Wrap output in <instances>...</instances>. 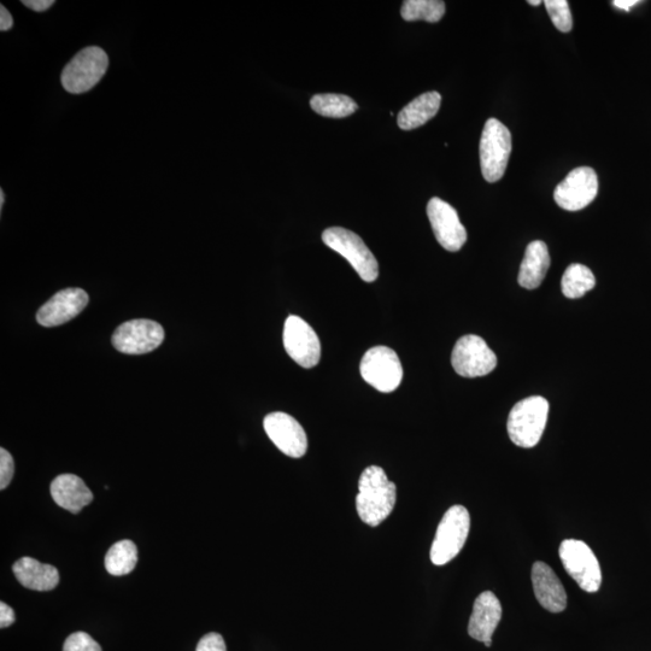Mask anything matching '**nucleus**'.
Returning <instances> with one entry per match:
<instances>
[{"instance_id":"1","label":"nucleus","mask_w":651,"mask_h":651,"mask_svg":"<svg viewBox=\"0 0 651 651\" xmlns=\"http://www.w3.org/2000/svg\"><path fill=\"white\" fill-rule=\"evenodd\" d=\"M396 498V485L390 482L383 468L371 466L362 472L356 509L363 523L372 527L383 523L394 510Z\"/></svg>"},{"instance_id":"2","label":"nucleus","mask_w":651,"mask_h":651,"mask_svg":"<svg viewBox=\"0 0 651 651\" xmlns=\"http://www.w3.org/2000/svg\"><path fill=\"white\" fill-rule=\"evenodd\" d=\"M549 415V402L541 396L525 398L515 404L508 418L510 441L520 448L536 447L541 441Z\"/></svg>"},{"instance_id":"3","label":"nucleus","mask_w":651,"mask_h":651,"mask_svg":"<svg viewBox=\"0 0 651 651\" xmlns=\"http://www.w3.org/2000/svg\"><path fill=\"white\" fill-rule=\"evenodd\" d=\"M471 529V516L463 506H454L444 514L432 543L433 565L444 566L454 560L465 547Z\"/></svg>"},{"instance_id":"4","label":"nucleus","mask_w":651,"mask_h":651,"mask_svg":"<svg viewBox=\"0 0 651 651\" xmlns=\"http://www.w3.org/2000/svg\"><path fill=\"white\" fill-rule=\"evenodd\" d=\"M109 67V58L98 46H89L64 67L61 74L63 89L72 95L89 92L103 79Z\"/></svg>"},{"instance_id":"5","label":"nucleus","mask_w":651,"mask_h":651,"mask_svg":"<svg viewBox=\"0 0 651 651\" xmlns=\"http://www.w3.org/2000/svg\"><path fill=\"white\" fill-rule=\"evenodd\" d=\"M512 154V134L497 119L486 121L480 139V166L484 179L489 183L503 178Z\"/></svg>"},{"instance_id":"6","label":"nucleus","mask_w":651,"mask_h":651,"mask_svg":"<svg viewBox=\"0 0 651 651\" xmlns=\"http://www.w3.org/2000/svg\"><path fill=\"white\" fill-rule=\"evenodd\" d=\"M322 240L328 248L342 255L366 283L377 280L379 275L377 258L356 233L342 227H331L322 234Z\"/></svg>"},{"instance_id":"7","label":"nucleus","mask_w":651,"mask_h":651,"mask_svg":"<svg viewBox=\"0 0 651 651\" xmlns=\"http://www.w3.org/2000/svg\"><path fill=\"white\" fill-rule=\"evenodd\" d=\"M559 554L563 567L576 580L580 589L590 594L600 590V562L588 544L578 539H566L560 545Z\"/></svg>"},{"instance_id":"8","label":"nucleus","mask_w":651,"mask_h":651,"mask_svg":"<svg viewBox=\"0 0 651 651\" xmlns=\"http://www.w3.org/2000/svg\"><path fill=\"white\" fill-rule=\"evenodd\" d=\"M360 371L367 383L384 394L401 385L403 367L394 350L387 346L369 349L361 361Z\"/></svg>"},{"instance_id":"9","label":"nucleus","mask_w":651,"mask_h":651,"mask_svg":"<svg viewBox=\"0 0 651 651\" xmlns=\"http://www.w3.org/2000/svg\"><path fill=\"white\" fill-rule=\"evenodd\" d=\"M451 363L461 377L478 378L495 371L497 356L483 338L468 334L457 340Z\"/></svg>"},{"instance_id":"10","label":"nucleus","mask_w":651,"mask_h":651,"mask_svg":"<svg viewBox=\"0 0 651 651\" xmlns=\"http://www.w3.org/2000/svg\"><path fill=\"white\" fill-rule=\"evenodd\" d=\"M164 330L156 321L139 319L125 322L116 328L111 343L126 355L151 353L163 343Z\"/></svg>"},{"instance_id":"11","label":"nucleus","mask_w":651,"mask_h":651,"mask_svg":"<svg viewBox=\"0 0 651 651\" xmlns=\"http://www.w3.org/2000/svg\"><path fill=\"white\" fill-rule=\"evenodd\" d=\"M284 346L291 359L303 368L318 366L321 343L318 334L306 321L296 315L289 316L284 326Z\"/></svg>"},{"instance_id":"12","label":"nucleus","mask_w":651,"mask_h":651,"mask_svg":"<svg viewBox=\"0 0 651 651\" xmlns=\"http://www.w3.org/2000/svg\"><path fill=\"white\" fill-rule=\"evenodd\" d=\"M598 193V178L594 169L579 167L573 169L561 184L557 185L554 199L560 208L578 211L594 202Z\"/></svg>"},{"instance_id":"13","label":"nucleus","mask_w":651,"mask_h":651,"mask_svg":"<svg viewBox=\"0 0 651 651\" xmlns=\"http://www.w3.org/2000/svg\"><path fill=\"white\" fill-rule=\"evenodd\" d=\"M263 427L281 453L293 459H299L307 454V433L291 415L281 412L269 414L263 421Z\"/></svg>"},{"instance_id":"14","label":"nucleus","mask_w":651,"mask_h":651,"mask_svg":"<svg viewBox=\"0 0 651 651\" xmlns=\"http://www.w3.org/2000/svg\"><path fill=\"white\" fill-rule=\"evenodd\" d=\"M427 216L434 236L445 250L456 252L467 242V231L459 214L443 199L434 197L427 204Z\"/></svg>"},{"instance_id":"15","label":"nucleus","mask_w":651,"mask_h":651,"mask_svg":"<svg viewBox=\"0 0 651 651\" xmlns=\"http://www.w3.org/2000/svg\"><path fill=\"white\" fill-rule=\"evenodd\" d=\"M89 295L79 287L57 292L39 309L37 321L44 327H56L73 320L89 304Z\"/></svg>"},{"instance_id":"16","label":"nucleus","mask_w":651,"mask_h":651,"mask_svg":"<svg viewBox=\"0 0 651 651\" xmlns=\"http://www.w3.org/2000/svg\"><path fill=\"white\" fill-rule=\"evenodd\" d=\"M532 584L537 601L551 613H561L567 607V594L559 577L547 563L538 561L532 567Z\"/></svg>"},{"instance_id":"17","label":"nucleus","mask_w":651,"mask_h":651,"mask_svg":"<svg viewBox=\"0 0 651 651\" xmlns=\"http://www.w3.org/2000/svg\"><path fill=\"white\" fill-rule=\"evenodd\" d=\"M502 619L501 602L491 591H485L474 602L468 633L479 642L492 641V636Z\"/></svg>"},{"instance_id":"18","label":"nucleus","mask_w":651,"mask_h":651,"mask_svg":"<svg viewBox=\"0 0 651 651\" xmlns=\"http://www.w3.org/2000/svg\"><path fill=\"white\" fill-rule=\"evenodd\" d=\"M51 496L58 506L74 514L93 501L92 491L74 474L58 475L51 484Z\"/></svg>"},{"instance_id":"19","label":"nucleus","mask_w":651,"mask_h":651,"mask_svg":"<svg viewBox=\"0 0 651 651\" xmlns=\"http://www.w3.org/2000/svg\"><path fill=\"white\" fill-rule=\"evenodd\" d=\"M20 584L35 591L54 590L60 583V573L57 568L41 563L32 557H22L13 567Z\"/></svg>"},{"instance_id":"20","label":"nucleus","mask_w":651,"mask_h":651,"mask_svg":"<svg viewBox=\"0 0 651 651\" xmlns=\"http://www.w3.org/2000/svg\"><path fill=\"white\" fill-rule=\"evenodd\" d=\"M550 256L547 244L535 240L527 246L523 263L519 272V284L527 290H535L541 286L549 271Z\"/></svg>"},{"instance_id":"21","label":"nucleus","mask_w":651,"mask_h":651,"mask_svg":"<svg viewBox=\"0 0 651 651\" xmlns=\"http://www.w3.org/2000/svg\"><path fill=\"white\" fill-rule=\"evenodd\" d=\"M442 96L438 92H426L404 107L397 116L398 127L413 131L433 119L441 108Z\"/></svg>"},{"instance_id":"22","label":"nucleus","mask_w":651,"mask_h":651,"mask_svg":"<svg viewBox=\"0 0 651 651\" xmlns=\"http://www.w3.org/2000/svg\"><path fill=\"white\" fill-rule=\"evenodd\" d=\"M137 562V545L125 539V541L115 543L109 549L107 556H105L104 565L111 576L122 577L133 572Z\"/></svg>"},{"instance_id":"23","label":"nucleus","mask_w":651,"mask_h":651,"mask_svg":"<svg viewBox=\"0 0 651 651\" xmlns=\"http://www.w3.org/2000/svg\"><path fill=\"white\" fill-rule=\"evenodd\" d=\"M595 285L596 279L591 269L578 263L568 266L561 280L562 293L570 299L583 297L594 289Z\"/></svg>"},{"instance_id":"24","label":"nucleus","mask_w":651,"mask_h":651,"mask_svg":"<svg viewBox=\"0 0 651 651\" xmlns=\"http://www.w3.org/2000/svg\"><path fill=\"white\" fill-rule=\"evenodd\" d=\"M310 107L316 114L332 119H343L353 115L357 110V104L353 98L344 95H316L310 101Z\"/></svg>"},{"instance_id":"25","label":"nucleus","mask_w":651,"mask_h":651,"mask_svg":"<svg viewBox=\"0 0 651 651\" xmlns=\"http://www.w3.org/2000/svg\"><path fill=\"white\" fill-rule=\"evenodd\" d=\"M445 3L441 0H406L401 9L403 20L436 23L443 19Z\"/></svg>"},{"instance_id":"26","label":"nucleus","mask_w":651,"mask_h":651,"mask_svg":"<svg viewBox=\"0 0 651 651\" xmlns=\"http://www.w3.org/2000/svg\"><path fill=\"white\" fill-rule=\"evenodd\" d=\"M554 26L562 33L572 31L573 19L570 4L566 0H547L544 2Z\"/></svg>"},{"instance_id":"27","label":"nucleus","mask_w":651,"mask_h":651,"mask_svg":"<svg viewBox=\"0 0 651 651\" xmlns=\"http://www.w3.org/2000/svg\"><path fill=\"white\" fill-rule=\"evenodd\" d=\"M63 651H103L95 639L85 632L70 635L64 643Z\"/></svg>"},{"instance_id":"28","label":"nucleus","mask_w":651,"mask_h":651,"mask_svg":"<svg viewBox=\"0 0 651 651\" xmlns=\"http://www.w3.org/2000/svg\"><path fill=\"white\" fill-rule=\"evenodd\" d=\"M15 472L13 456L8 450L0 449V489H7Z\"/></svg>"},{"instance_id":"29","label":"nucleus","mask_w":651,"mask_h":651,"mask_svg":"<svg viewBox=\"0 0 651 651\" xmlns=\"http://www.w3.org/2000/svg\"><path fill=\"white\" fill-rule=\"evenodd\" d=\"M196 651H227L225 639L219 633H208L199 641Z\"/></svg>"},{"instance_id":"30","label":"nucleus","mask_w":651,"mask_h":651,"mask_svg":"<svg viewBox=\"0 0 651 651\" xmlns=\"http://www.w3.org/2000/svg\"><path fill=\"white\" fill-rule=\"evenodd\" d=\"M16 617L15 612L7 603H0V627L5 629L15 623Z\"/></svg>"},{"instance_id":"31","label":"nucleus","mask_w":651,"mask_h":651,"mask_svg":"<svg viewBox=\"0 0 651 651\" xmlns=\"http://www.w3.org/2000/svg\"><path fill=\"white\" fill-rule=\"evenodd\" d=\"M23 5H26L27 8L37 11V13H43L52 7L55 4L54 0H23Z\"/></svg>"},{"instance_id":"32","label":"nucleus","mask_w":651,"mask_h":651,"mask_svg":"<svg viewBox=\"0 0 651 651\" xmlns=\"http://www.w3.org/2000/svg\"><path fill=\"white\" fill-rule=\"evenodd\" d=\"M14 26L13 16L9 13V10L2 5L0 7V31L8 32Z\"/></svg>"},{"instance_id":"33","label":"nucleus","mask_w":651,"mask_h":651,"mask_svg":"<svg viewBox=\"0 0 651 651\" xmlns=\"http://www.w3.org/2000/svg\"><path fill=\"white\" fill-rule=\"evenodd\" d=\"M638 3V0H615V2H613V5L615 8L630 11V9L632 7H635V5Z\"/></svg>"},{"instance_id":"34","label":"nucleus","mask_w":651,"mask_h":651,"mask_svg":"<svg viewBox=\"0 0 651 651\" xmlns=\"http://www.w3.org/2000/svg\"><path fill=\"white\" fill-rule=\"evenodd\" d=\"M4 202H5L4 191L0 190V210H3Z\"/></svg>"},{"instance_id":"35","label":"nucleus","mask_w":651,"mask_h":651,"mask_svg":"<svg viewBox=\"0 0 651 651\" xmlns=\"http://www.w3.org/2000/svg\"><path fill=\"white\" fill-rule=\"evenodd\" d=\"M529 4L532 5V7H538V5H541L542 2L541 0H529Z\"/></svg>"},{"instance_id":"36","label":"nucleus","mask_w":651,"mask_h":651,"mask_svg":"<svg viewBox=\"0 0 651 651\" xmlns=\"http://www.w3.org/2000/svg\"><path fill=\"white\" fill-rule=\"evenodd\" d=\"M484 644H485V647L490 648L491 644H492V641L485 642Z\"/></svg>"}]
</instances>
